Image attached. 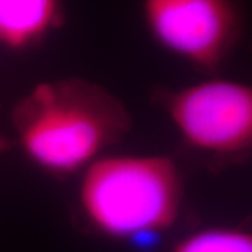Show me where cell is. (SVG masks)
<instances>
[{"label": "cell", "instance_id": "6da1fadb", "mask_svg": "<svg viewBox=\"0 0 252 252\" xmlns=\"http://www.w3.org/2000/svg\"><path fill=\"white\" fill-rule=\"evenodd\" d=\"M16 126L27 154L52 172L76 171L127 125L124 107L97 86L45 83L16 109Z\"/></svg>", "mask_w": 252, "mask_h": 252}, {"label": "cell", "instance_id": "7a4b0ae2", "mask_svg": "<svg viewBox=\"0 0 252 252\" xmlns=\"http://www.w3.org/2000/svg\"><path fill=\"white\" fill-rule=\"evenodd\" d=\"M80 199L90 221L111 237L127 238L167 228L180 207V180L161 157H108L94 162Z\"/></svg>", "mask_w": 252, "mask_h": 252}, {"label": "cell", "instance_id": "3957f363", "mask_svg": "<svg viewBox=\"0 0 252 252\" xmlns=\"http://www.w3.org/2000/svg\"><path fill=\"white\" fill-rule=\"evenodd\" d=\"M171 117L189 143L199 149L231 153L252 139V91L235 81L200 83L171 101Z\"/></svg>", "mask_w": 252, "mask_h": 252}, {"label": "cell", "instance_id": "277c9868", "mask_svg": "<svg viewBox=\"0 0 252 252\" xmlns=\"http://www.w3.org/2000/svg\"><path fill=\"white\" fill-rule=\"evenodd\" d=\"M146 17L162 45L202 64L223 56L235 30L234 9L219 0H152Z\"/></svg>", "mask_w": 252, "mask_h": 252}, {"label": "cell", "instance_id": "5b68a950", "mask_svg": "<svg viewBox=\"0 0 252 252\" xmlns=\"http://www.w3.org/2000/svg\"><path fill=\"white\" fill-rule=\"evenodd\" d=\"M58 6L51 0H0V42L26 46L56 24Z\"/></svg>", "mask_w": 252, "mask_h": 252}, {"label": "cell", "instance_id": "8992f818", "mask_svg": "<svg viewBox=\"0 0 252 252\" xmlns=\"http://www.w3.org/2000/svg\"><path fill=\"white\" fill-rule=\"evenodd\" d=\"M174 252H252V238L234 228H212L188 237Z\"/></svg>", "mask_w": 252, "mask_h": 252}, {"label": "cell", "instance_id": "52a82bcc", "mask_svg": "<svg viewBox=\"0 0 252 252\" xmlns=\"http://www.w3.org/2000/svg\"><path fill=\"white\" fill-rule=\"evenodd\" d=\"M9 149V143H7V140L3 137V136H0V154L3 153V152H6Z\"/></svg>", "mask_w": 252, "mask_h": 252}]
</instances>
